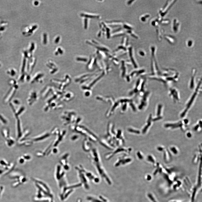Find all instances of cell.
<instances>
[{"mask_svg":"<svg viewBox=\"0 0 202 202\" xmlns=\"http://www.w3.org/2000/svg\"><path fill=\"white\" fill-rule=\"evenodd\" d=\"M179 74L178 72L171 69L160 70L154 74L150 75L151 79L156 80L161 82L166 86L178 81Z\"/></svg>","mask_w":202,"mask_h":202,"instance_id":"6da1fadb","label":"cell"},{"mask_svg":"<svg viewBox=\"0 0 202 202\" xmlns=\"http://www.w3.org/2000/svg\"><path fill=\"white\" fill-rule=\"evenodd\" d=\"M202 79H201L199 81L198 84H197L196 87L195 88V90L193 93L190 99L188 101L187 104L186 105V108L184 109L182 113L180 116L181 117L183 118L186 115L188 110L190 108L192 105L193 104L195 101L196 98L198 95L199 92L200 91V89L201 88L202 85Z\"/></svg>","mask_w":202,"mask_h":202,"instance_id":"3957f363","label":"cell"},{"mask_svg":"<svg viewBox=\"0 0 202 202\" xmlns=\"http://www.w3.org/2000/svg\"><path fill=\"white\" fill-rule=\"evenodd\" d=\"M87 19H85V28L86 29L87 28Z\"/></svg>","mask_w":202,"mask_h":202,"instance_id":"e0dca14e","label":"cell"},{"mask_svg":"<svg viewBox=\"0 0 202 202\" xmlns=\"http://www.w3.org/2000/svg\"><path fill=\"white\" fill-rule=\"evenodd\" d=\"M187 136L189 138H190L192 136V135L190 133H188L187 134Z\"/></svg>","mask_w":202,"mask_h":202,"instance_id":"7402d4cb","label":"cell"},{"mask_svg":"<svg viewBox=\"0 0 202 202\" xmlns=\"http://www.w3.org/2000/svg\"><path fill=\"white\" fill-rule=\"evenodd\" d=\"M81 16H84L85 17H86L87 18H95L96 17V16H91V15H89L87 14H81Z\"/></svg>","mask_w":202,"mask_h":202,"instance_id":"8fae6325","label":"cell"},{"mask_svg":"<svg viewBox=\"0 0 202 202\" xmlns=\"http://www.w3.org/2000/svg\"><path fill=\"white\" fill-rule=\"evenodd\" d=\"M44 44L47 43V35L46 33H44Z\"/></svg>","mask_w":202,"mask_h":202,"instance_id":"5bb4252c","label":"cell"},{"mask_svg":"<svg viewBox=\"0 0 202 202\" xmlns=\"http://www.w3.org/2000/svg\"><path fill=\"white\" fill-rule=\"evenodd\" d=\"M199 124L200 125V126H201V127L202 126V122L201 121H200L199 122Z\"/></svg>","mask_w":202,"mask_h":202,"instance_id":"d4e9b609","label":"cell"},{"mask_svg":"<svg viewBox=\"0 0 202 202\" xmlns=\"http://www.w3.org/2000/svg\"><path fill=\"white\" fill-rule=\"evenodd\" d=\"M199 126V125H197L196 126H195L194 128V129L195 131H197V129H198V128Z\"/></svg>","mask_w":202,"mask_h":202,"instance_id":"ffe728a7","label":"cell"},{"mask_svg":"<svg viewBox=\"0 0 202 202\" xmlns=\"http://www.w3.org/2000/svg\"><path fill=\"white\" fill-rule=\"evenodd\" d=\"M158 150L160 151H162L163 150V149L161 147H159L158 148Z\"/></svg>","mask_w":202,"mask_h":202,"instance_id":"603a6c76","label":"cell"},{"mask_svg":"<svg viewBox=\"0 0 202 202\" xmlns=\"http://www.w3.org/2000/svg\"><path fill=\"white\" fill-rule=\"evenodd\" d=\"M184 122L186 124H187L188 122V120L187 119H185L184 120Z\"/></svg>","mask_w":202,"mask_h":202,"instance_id":"cb8c5ba5","label":"cell"},{"mask_svg":"<svg viewBox=\"0 0 202 202\" xmlns=\"http://www.w3.org/2000/svg\"><path fill=\"white\" fill-rule=\"evenodd\" d=\"M137 156H138V158L140 159V160L142 159L143 158V156L139 152H137Z\"/></svg>","mask_w":202,"mask_h":202,"instance_id":"4fadbf2b","label":"cell"},{"mask_svg":"<svg viewBox=\"0 0 202 202\" xmlns=\"http://www.w3.org/2000/svg\"><path fill=\"white\" fill-rule=\"evenodd\" d=\"M148 124L146 125L144 128L143 129V130L142 131V133L143 134H145L146 133V132L147 131L148 128L149 127V126H150L151 124V122L148 123Z\"/></svg>","mask_w":202,"mask_h":202,"instance_id":"30bf717a","label":"cell"},{"mask_svg":"<svg viewBox=\"0 0 202 202\" xmlns=\"http://www.w3.org/2000/svg\"><path fill=\"white\" fill-rule=\"evenodd\" d=\"M132 151L131 148H127L122 147H119L115 149L109 153L106 154L105 158L106 160H108L112 158L116 154L119 153L120 152L124 153L128 155Z\"/></svg>","mask_w":202,"mask_h":202,"instance_id":"277c9868","label":"cell"},{"mask_svg":"<svg viewBox=\"0 0 202 202\" xmlns=\"http://www.w3.org/2000/svg\"><path fill=\"white\" fill-rule=\"evenodd\" d=\"M127 131L128 132L132 134H139L140 133L139 131L137 130L132 127L129 128L127 129Z\"/></svg>","mask_w":202,"mask_h":202,"instance_id":"ba28073f","label":"cell"},{"mask_svg":"<svg viewBox=\"0 0 202 202\" xmlns=\"http://www.w3.org/2000/svg\"><path fill=\"white\" fill-rule=\"evenodd\" d=\"M58 52H59L60 53L62 54L63 53L62 51L61 50V49H60V48H58Z\"/></svg>","mask_w":202,"mask_h":202,"instance_id":"44dd1931","label":"cell"},{"mask_svg":"<svg viewBox=\"0 0 202 202\" xmlns=\"http://www.w3.org/2000/svg\"><path fill=\"white\" fill-rule=\"evenodd\" d=\"M90 149V157L94 165L101 177L105 180L109 185L111 182L106 174L102 163L99 152L96 147L91 146Z\"/></svg>","mask_w":202,"mask_h":202,"instance_id":"7a4b0ae2","label":"cell"},{"mask_svg":"<svg viewBox=\"0 0 202 202\" xmlns=\"http://www.w3.org/2000/svg\"><path fill=\"white\" fill-rule=\"evenodd\" d=\"M38 2H37V1H36V2H35V5H38Z\"/></svg>","mask_w":202,"mask_h":202,"instance_id":"484cf974","label":"cell"},{"mask_svg":"<svg viewBox=\"0 0 202 202\" xmlns=\"http://www.w3.org/2000/svg\"><path fill=\"white\" fill-rule=\"evenodd\" d=\"M171 151L174 153V154H176L177 153V151L175 147H173L171 148Z\"/></svg>","mask_w":202,"mask_h":202,"instance_id":"9a60e30c","label":"cell"},{"mask_svg":"<svg viewBox=\"0 0 202 202\" xmlns=\"http://www.w3.org/2000/svg\"><path fill=\"white\" fill-rule=\"evenodd\" d=\"M132 161V158L127 155L119 157L115 163L116 167L124 165L130 163Z\"/></svg>","mask_w":202,"mask_h":202,"instance_id":"5b68a950","label":"cell"},{"mask_svg":"<svg viewBox=\"0 0 202 202\" xmlns=\"http://www.w3.org/2000/svg\"><path fill=\"white\" fill-rule=\"evenodd\" d=\"M60 39V37H58L56 39H55V42L56 43H57L59 42V40Z\"/></svg>","mask_w":202,"mask_h":202,"instance_id":"d6986e66","label":"cell"},{"mask_svg":"<svg viewBox=\"0 0 202 202\" xmlns=\"http://www.w3.org/2000/svg\"><path fill=\"white\" fill-rule=\"evenodd\" d=\"M196 70L195 69H193L192 72V74L189 82V87L190 89L193 90L195 88V79L196 74Z\"/></svg>","mask_w":202,"mask_h":202,"instance_id":"52a82bcc","label":"cell"},{"mask_svg":"<svg viewBox=\"0 0 202 202\" xmlns=\"http://www.w3.org/2000/svg\"><path fill=\"white\" fill-rule=\"evenodd\" d=\"M162 118V117H157L154 118L153 119H152V121H158V120H159L161 119Z\"/></svg>","mask_w":202,"mask_h":202,"instance_id":"2e32d148","label":"cell"},{"mask_svg":"<svg viewBox=\"0 0 202 202\" xmlns=\"http://www.w3.org/2000/svg\"><path fill=\"white\" fill-rule=\"evenodd\" d=\"M169 95L174 102L175 103L179 102L180 101L179 93L177 89L171 88L169 89Z\"/></svg>","mask_w":202,"mask_h":202,"instance_id":"8992f818","label":"cell"},{"mask_svg":"<svg viewBox=\"0 0 202 202\" xmlns=\"http://www.w3.org/2000/svg\"><path fill=\"white\" fill-rule=\"evenodd\" d=\"M152 120V115L151 114H150V116H149V118L148 119V121H147V123L150 122Z\"/></svg>","mask_w":202,"mask_h":202,"instance_id":"ac0fdd59","label":"cell"},{"mask_svg":"<svg viewBox=\"0 0 202 202\" xmlns=\"http://www.w3.org/2000/svg\"><path fill=\"white\" fill-rule=\"evenodd\" d=\"M147 160H148L149 161H151L152 163H154L155 162V160H154L153 158L150 155H149V156H148Z\"/></svg>","mask_w":202,"mask_h":202,"instance_id":"7c38bea8","label":"cell"},{"mask_svg":"<svg viewBox=\"0 0 202 202\" xmlns=\"http://www.w3.org/2000/svg\"><path fill=\"white\" fill-rule=\"evenodd\" d=\"M163 108V105L161 104L158 105L157 107V115L158 117H160V115L161 114L162 109Z\"/></svg>","mask_w":202,"mask_h":202,"instance_id":"9c48e42d","label":"cell"}]
</instances>
